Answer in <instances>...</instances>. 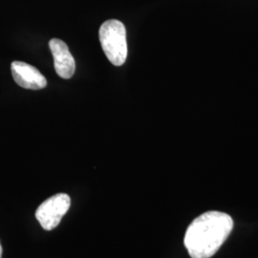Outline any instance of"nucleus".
Masks as SVG:
<instances>
[{"label":"nucleus","instance_id":"nucleus-1","mask_svg":"<svg viewBox=\"0 0 258 258\" xmlns=\"http://www.w3.org/2000/svg\"><path fill=\"white\" fill-rule=\"evenodd\" d=\"M233 228L231 216L225 212H205L195 218L184 235V247L191 258H210L220 249Z\"/></svg>","mask_w":258,"mask_h":258},{"label":"nucleus","instance_id":"nucleus-2","mask_svg":"<svg viewBox=\"0 0 258 258\" xmlns=\"http://www.w3.org/2000/svg\"><path fill=\"white\" fill-rule=\"evenodd\" d=\"M102 50L115 66L123 64L127 57L126 30L122 22L110 19L102 23L99 31Z\"/></svg>","mask_w":258,"mask_h":258},{"label":"nucleus","instance_id":"nucleus-3","mask_svg":"<svg viewBox=\"0 0 258 258\" xmlns=\"http://www.w3.org/2000/svg\"><path fill=\"white\" fill-rule=\"evenodd\" d=\"M71 205L69 195L65 194H55L48 198L37 208L36 217L41 227L51 231L58 226L62 217L68 212Z\"/></svg>","mask_w":258,"mask_h":258},{"label":"nucleus","instance_id":"nucleus-4","mask_svg":"<svg viewBox=\"0 0 258 258\" xmlns=\"http://www.w3.org/2000/svg\"><path fill=\"white\" fill-rule=\"evenodd\" d=\"M11 70L15 82L23 88L39 90L47 85L45 77L32 65L22 61H14L11 65Z\"/></svg>","mask_w":258,"mask_h":258},{"label":"nucleus","instance_id":"nucleus-5","mask_svg":"<svg viewBox=\"0 0 258 258\" xmlns=\"http://www.w3.org/2000/svg\"><path fill=\"white\" fill-rule=\"evenodd\" d=\"M49 47L54 56L56 74L66 80L72 78L76 70V63L67 44L60 39L53 38L49 42Z\"/></svg>","mask_w":258,"mask_h":258},{"label":"nucleus","instance_id":"nucleus-6","mask_svg":"<svg viewBox=\"0 0 258 258\" xmlns=\"http://www.w3.org/2000/svg\"><path fill=\"white\" fill-rule=\"evenodd\" d=\"M2 256V246H1V244H0V258Z\"/></svg>","mask_w":258,"mask_h":258}]
</instances>
